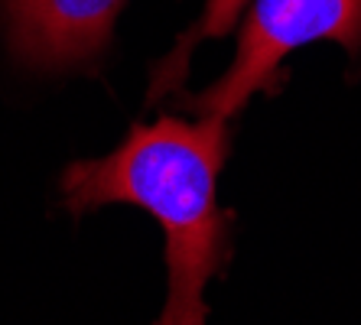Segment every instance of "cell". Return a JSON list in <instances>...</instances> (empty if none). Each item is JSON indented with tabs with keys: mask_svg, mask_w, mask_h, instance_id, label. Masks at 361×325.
I'll return each mask as SVG.
<instances>
[{
	"mask_svg": "<svg viewBox=\"0 0 361 325\" xmlns=\"http://www.w3.org/2000/svg\"><path fill=\"white\" fill-rule=\"evenodd\" d=\"M127 0H0L10 52L36 72L94 66Z\"/></svg>",
	"mask_w": 361,
	"mask_h": 325,
	"instance_id": "obj_3",
	"label": "cell"
},
{
	"mask_svg": "<svg viewBox=\"0 0 361 325\" xmlns=\"http://www.w3.org/2000/svg\"><path fill=\"white\" fill-rule=\"evenodd\" d=\"M244 7H247V0H205L202 17L179 36L176 46H173V52H169L163 62H157L150 92H147V104H157V101H163L169 92H176L179 85H183V78L189 75V62H192L195 46H199L202 39L228 36L238 26Z\"/></svg>",
	"mask_w": 361,
	"mask_h": 325,
	"instance_id": "obj_4",
	"label": "cell"
},
{
	"mask_svg": "<svg viewBox=\"0 0 361 325\" xmlns=\"http://www.w3.org/2000/svg\"><path fill=\"white\" fill-rule=\"evenodd\" d=\"M231 121L160 117L134 124L101 159H82L62 173L68 211L137 205L166 234V302L205 309L202 293L231 257L235 215L219 205V173L231 147Z\"/></svg>",
	"mask_w": 361,
	"mask_h": 325,
	"instance_id": "obj_1",
	"label": "cell"
},
{
	"mask_svg": "<svg viewBox=\"0 0 361 325\" xmlns=\"http://www.w3.org/2000/svg\"><path fill=\"white\" fill-rule=\"evenodd\" d=\"M238 52L228 72L202 94H176V108L205 117L235 114L257 92L277 94L283 62L310 42H338L361 52V0H254L241 17Z\"/></svg>",
	"mask_w": 361,
	"mask_h": 325,
	"instance_id": "obj_2",
	"label": "cell"
},
{
	"mask_svg": "<svg viewBox=\"0 0 361 325\" xmlns=\"http://www.w3.org/2000/svg\"><path fill=\"white\" fill-rule=\"evenodd\" d=\"M157 325H205V309H179L166 306Z\"/></svg>",
	"mask_w": 361,
	"mask_h": 325,
	"instance_id": "obj_5",
	"label": "cell"
}]
</instances>
